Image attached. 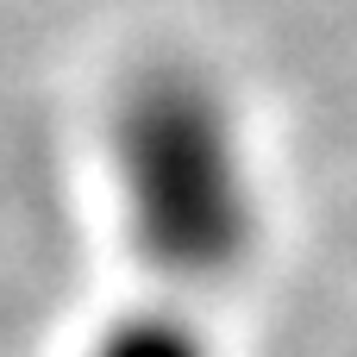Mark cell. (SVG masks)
Returning a JSON list of instances; mask_svg holds the SVG:
<instances>
[{"mask_svg": "<svg viewBox=\"0 0 357 357\" xmlns=\"http://www.w3.org/2000/svg\"><path fill=\"white\" fill-rule=\"evenodd\" d=\"M138 257L169 282H226L257 251V182L238 107L195 63L138 69L107 119Z\"/></svg>", "mask_w": 357, "mask_h": 357, "instance_id": "cell-1", "label": "cell"}, {"mask_svg": "<svg viewBox=\"0 0 357 357\" xmlns=\"http://www.w3.org/2000/svg\"><path fill=\"white\" fill-rule=\"evenodd\" d=\"M88 357H213V351L182 314H126L119 326L100 333V345Z\"/></svg>", "mask_w": 357, "mask_h": 357, "instance_id": "cell-2", "label": "cell"}]
</instances>
